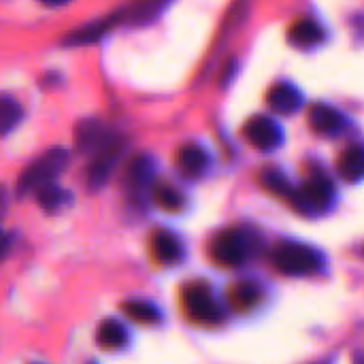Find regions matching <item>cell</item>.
<instances>
[{
	"mask_svg": "<svg viewBox=\"0 0 364 364\" xmlns=\"http://www.w3.org/2000/svg\"><path fill=\"white\" fill-rule=\"evenodd\" d=\"M68 164V151L64 147H53L38 156L19 177L17 181V194H36L41 188L49 186L55 181V177L66 168Z\"/></svg>",
	"mask_w": 364,
	"mask_h": 364,
	"instance_id": "1",
	"label": "cell"
},
{
	"mask_svg": "<svg viewBox=\"0 0 364 364\" xmlns=\"http://www.w3.org/2000/svg\"><path fill=\"white\" fill-rule=\"evenodd\" d=\"M275 269L284 275H311L322 267V254L303 243H282L273 252Z\"/></svg>",
	"mask_w": 364,
	"mask_h": 364,
	"instance_id": "2",
	"label": "cell"
},
{
	"mask_svg": "<svg viewBox=\"0 0 364 364\" xmlns=\"http://www.w3.org/2000/svg\"><path fill=\"white\" fill-rule=\"evenodd\" d=\"M181 303H183L188 318L194 320L196 324L213 326L224 320L220 303L213 299L211 290L203 282H194V284L186 286L181 292Z\"/></svg>",
	"mask_w": 364,
	"mask_h": 364,
	"instance_id": "3",
	"label": "cell"
},
{
	"mask_svg": "<svg viewBox=\"0 0 364 364\" xmlns=\"http://www.w3.org/2000/svg\"><path fill=\"white\" fill-rule=\"evenodd\" d=\"M252 245L245 232L237 230V228H226L220 230L209 245V254L211 258L222 264V267H239L250 258Z\"/></svg>",
	"mask_w": 364,
	"mask_h": 364,
	"instance_id": "4",
	"label": "cell"
},
{
	"mask_svg": "<svg viewBox=\"0 0 364 364\" xmlns=\"http://www.w3.org/2000/svg\"><path fill=\"white\" fill-rule=\"evenodd\" d=\"M333 198H335L333 181L326 175L318 173L311 179H307L299 192H294L292 203L301 213H320L333 203Z\"/></svg>",
	"mask_w": 364,
	"mask_h": 364,
	"instance_id": "5",
	"label": "cell"
},
{
	"mask_svg": "<svg viewBox=\"0 0 364 364\" xmlns=\"http://www.w3.org/2000/svg\"><path fill=\"white\" fill-rule=\"evenodd\" d=\"M122 151H124L122 136L111 134V139L96 151V156H94L90 168H87V188L90 190H100L109 181L117 160L122 158Z\"/></svg>",
	"mask_w": 364,
	"mask_h": 364,
	"instance_id": "6",
	"label": "cell"
},
{
	"mask_svg": "<svg viewBox=\"0 0 364 364\" xmlns=\"http://www.w3.org/2000/svg\"><path fill=\"white\" fill-rule=\"evenodd\" d=\"M243 134L260 151H273L284 143V132L279 124L264 115H254L252 119H247V124L243 126Z\"/></svg>",
	"mask_w": 364,
	"mask_h": 364,
	"instance_id": "7",
	"label": "cell"
},
{
	"mask_svg": "<svg viewBox=\"0 0 364 364\" xmlns=\"http://www.w3.org/2000/svg\"><path fill=\"white\" fill-rule=\"evenodd\" d=\"M122 21V9L111 13L109 17L105 19H98V21H92L87 26H81L77 30H73L66 38H64V45L68 47H81V45H92V43H98L115 23Z\"/></svg>",
	"mask_w": 364,
	"mask_h": 364,
	"instance_id": "8",
	"label": "cell"
},
{
	"mask_svg": "<svg viewBox=\"0 0 364 364\" xmlns=\"http://www.w3.org/2000/svg\"><path fill=\"white\" fill-rule=\"evenodd\" d=\"M113 132H109L98 119H83L75 128V147L81 154H96Z\"/></svg>",
	"mask_w": 364,
	"mask_h": 364,
	"instance_id": "9",
	"label": "cell"
},
{
	"mask_svg": "<svg viewBox=\"0 0 364 364\" xmlns=\"http://www.w3.org/2000/svg\"><path fill=\"white\" fill-rule=\"evenodd\" d=\"M309 126L324 136H335L346 128V115L324 102H318L309 109Z\"/></svg>",
	"mask_w": 364,
	"mask_h": 364,
	"instance_id": "10",
	"label": "cell"
},
{
	"mask_svg": "<svg viewBox=\"0 0 364 364\" xmlns=\"http://www.w3.org/2000/svg\"><path fill=\"white\" fill-rule=\"evenodd\" d=\"M267 102L269 107L279 113V115H292L301 109L303 105V94L292 85V83H275L267 92Z\"/></svg>",
	"mask_w": 364,
	"mask_h": 364,
	"instance_id": "11",
	"label": "cell"
},
{
	"mask_svg": "<svg viewBox=\"0 0 364 364\" xmlns=\"http://www.w3.org/2000/svg\"><path fill=\"white\" fill-rule=\"evenodd\" d=\"M173 0H136L130 6L122 9V21L130 26H147L154 19L160 17V13L171 4Z\"/></svg>",
	"mask_w": 364,
	"mask_h": 364,
	"instance_id": "12",
	"label": "cell"
},
{
	"mask_svg": "<svg viewBox=\"0 0 364 364\" xmlns=\"http://www.w3.org/2000/svg\"><path fill=\"white\" fill-rule=\"evenodd\" d=\"M154 173H156V166H154V160L145 154L132 158V162L128 164V171H126V183H128V190L132 194H141L145 188L151 186L154 181Z\"/></svg>",
	"mask_w": 364,
	"mask_h": 364,
	"instance_id": "13",
	"label": "cell"
},
{
	"mask_svg": "<svg viewBox=\"0 0 364 364\" xmlns=\"http://www.w3.org/2000/svg\"><path fill=\"white\" fill-rule=\"evenodd\" d=\"M324 36H326L324 28L311 17L296 19L288 30V41L296 47H314V45L322 43Z\"/></svg>",
	"mask_w": 364,
	"mask_h": 364,
	"instance_id": "14",
	"label": "cell"
},
{
	"mask_svg": "<svg viewBox=\"0 0 364 364\" xmlns=\"http://www.w3.org/2000/svg\"><path fill=\"white\" fill-rule=\"evenodd\" d=\"M149 243H151V252H154L156 260H160L162 264H175L183 256L179 239L168 230H156L151 235Z\"/></svg>",
	"mask_w": 364,
	"mask_h": 364,
	"instance_id": "15",
	"label": "cell"
},
{
	"mask_svg": "<svg viewBox=\"0 0 364 364\" xmlns=\"http://www.w3.org/2000/svg\"><path fill=\"white\" fill-rule=\"evenodd\" d=\"M177 166L183 175L188 177H198L207 171L209 166V154L200 147V145H183L177 151Z\"/></svg>",
	"mask_w": 364,
	"mask_h": 364,
	"instance_id": "16",
	"label": "cell"
},
{
	"mask_svg": "<svg viewBox=\"0 0 364 364\" xmlns=\"http://www.w3.org/2000/svg\"><path fill=\"white\" fill-rule=\"evenodd\" d=\"M339 175L348 181H360L364 177V145H350L337 162Z\"/></svg>",
	"mask_w": 364,
	"mask_h": 364,
	"instance_id": "17",
	"label": "cell"
},
{
	"mask_svg": "<svg viewBox=\"0 0 364 364\" xmlns=\"http://www.w3.org/2000/svg\"><path fill=\"white\" fill-rule=\"evenodd\" d=\"M36 200H38V205H41L45 211L58 213V211H62L64 207H68V205L73 203V196H70V192H66L64 188H60V186H55V183H49V186H45V188H41V190L36 192Z\"/></svg>",
	"mask_w": 364,
	"mask_h": 364,
	"instance_id": "18",
	"label": "cell"
},
{
	"mask_svg": "<svg viewBox=\"0 0 364 364\" xmlns=\"http://www.w3.org/2000/svg\"><path fill=\"white\" fill-rule=\"evenodd\" d=\"M98 343L107 350H117V348H124L126 341H128V333H126V326L117 320H105L100 326H98V335H96Z\"/></svg>",
	"mask_w": 364,
	"mask_h": 364,
	"instance_id": "19",
	"label": "cell"
},
{
	"mask_svg": "<svg viewBox=\"0 0 364 364\" xmlns=\"http://www.w3.org/2000/svg\"><path fill=\"white\" fill-rule=\"evenodd\" d=\"M228 299H230L235 309L245 311V309H252L260 301V288L254 282H241V284L230 288Z\"/></svg>",
	"mask_w": 364,
	"mask_h": 364,
	"instance_id": "20",
	"label": "cell"
},
{
	"mask_svg": "<svg viewBox=\"0 0 364 364\" xmlns=\"http://www.w3.org/2000/svg\"><path fill=\"white\" fill-rule=\"evenodd\" d=\"M23 117L21 105L11 96H0V134H9Z\"/></svg>",
	"mask_w": 364,
	"mask_h": 364,
	"instance_id": "21",
	"label": "cell"
},
{
	"mask_svg": "<svg viewBox=\"0 0 364 364\" xmlns=\"http://www.w3.org/2000/svg\"><path fill=\"white\" fill-rule=\"evenodd\" d=\"M124 311H126L132 320H136V322H141V324H154V322L160 320V311H158L151 303H145V301L126 303V305H124Z\"/></svg>",
	"mask_w": 364,
	"mask_h": 364,
	"instance_id": "22",
	"label": "cell"
},
{
	"mask_svg": "<svg viewBox=\"0 0 364 364\" xmlns=\"http://www.w3.org/2000/svg\"><path fill=\"white\" fill-rule=\"evenodd\" d=\"M154 198H156V203H158L162 209H166V211H177V209L183 205L181 194H179L173 186H168V183H156V186H154Z\"/></svg>",
	"mask_w": 364,
	"mask_h": 364,
	"instance_id": "23",
	"label": "cell"
},
{
	"mask_svg": "<svg viewBox=\"0 0 364 364\" xmlns=\"http://www.w3.org/2000/svg\"><path fill=\"white\" fill-rule=\"evenodd\" d=\"M260 183H262L269 192H273V194H277V196H288V194H290V183H288L286 175L279 173L277 168H267V171H262Z\"/></svg>",
	"mask_w": 364,
	"mask_h": 364,
	"instance_id": "24",
	"label": "cell"
},
{
	"mask_svg": "<svg viewBox=\"0 0 364 364\" xmlns=\"http://www.w3.org/2000/svg\"><path fill=\"white\" fill-rule=\"evenodd\" d=\"M6 203H9V194H6L4 186H0V213L6 209Z\"/></svg>",
	"mask_w": 364,
	"mask_h": 364,
	"instance_id": "25",
	"label": "cell"
},
{
	"mask_svg": "<svg viewBox=\"0 0 364 364\" xmlns=\"http://www.w3.org/2000/svg\"><path fill=\"white\" fill-rule=\"evenodd\" d=\"M9 250V241H6V235L0 230V258L4 256V252Z\"/></svg>",
	"mask_w": 364,
	"mask_h": 364,
	"instance_id": "26",
	"label": "cell"
},
{
	"mask_svg": "<svg viewBox=\"0 0 364 364\" xmlns=\"http://www.w3.org/2000/svg\"><path fill=\"white\" fill-rule=\"evenodd\" d=\"M41 2H45V4H49V6H60V4H64V2H68V0H41Z\"/></svg>",
	"mask_w": 364,
	"mask_h": 364,
	"instance_id": "27",
	"label": "cell"
},
{
	"mask_svg": "<svg viewBox=\"0 0 364 364\" xmlns=\"http://www.w3.org/2000/svg\"><path fill=\"white\" fill-rule=\"evenodd\" d=\"M90 364H96V363H90Z\"/></svg>",
	"mask_w": 364,
	"mask_h": 364,
	"instance_id": "28",
	"label": "cell"
}]
</instances>
